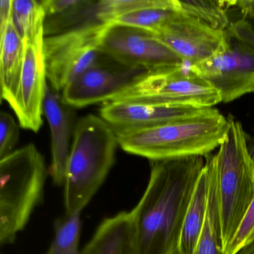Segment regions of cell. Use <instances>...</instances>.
Wrapping results in <instances>:
<instances>
[{
	"mask_svg": "<svg viewBox=\"0 0 254 254\" xmlns=\"http://www.w3.org/2000/svg\"><path fill=\"white\" fill-rule=\"evenodd\" d=\"M62 94L47 85L44 100V115L51 131L52 162L50 174L53 182L64 186L70 153V140L75 131V114Z\"/></svg>",
	"mask_w": 254,
	"mask_h": 254,
	"instance_id": "obj_14",
	"label": "cell"
},
{
	"mask_svg": "<svg viewBox=\"0 0 254 254\" xmlns=\"http://www.w3.org/2000/svg\"><path fill=\"white\" fill-rule=\"evenodd\" d=\"M160 0H102L98 1L96 19L111 23L124 14L157 5Z\"/></svg>",
	"mask_w": 254,
	"mask_h": 254,
	"instance_id": "obj_23",
	"label": "cell"
},
{
	"mask_svg": "<svg viewBox=\"0 0 254 254\" xmlns=\"http://www.w3.org/2000/svg\"><path fill=\"white\" fill-rule=\"evenodd\" d=\"M209 169V198L206 220L197 248L193 254H224L216 188L215 154L205 156Z\"/></svg>",
	"mask_w": 254,
	"mask_h": 254,
	"instance_id": "obj_18",
	"label": "cell"
},
{
	"mask_svg": "<svg viewBox=\"0 0 254 254\" xmlns=\"http://www.w3.org/2000/svg\"><path fill=\"white\" fill-rule=\"evenodd\" d=\"M209 187V169L205 164L186 215L179 245L181 254H193L197 248L207 212Z\"/></svg>",
	"mask_w": 254,
	"mask_h": 254,
	"instance_id": "obj_17",
	"label": "cell"
},
{
	"mask_svg": "<svg viewBox=\"0 0 254 254\" xmlns=\"http://www.w3.org/2000/svg\"><path fill=\"white\" fill-rule=\"evenodd\" d=\"M99 49L120 64L141 68L148 72L179 69L187 65L155 34L118 23L107 24Z\"/></svg>",
	"mask_w": 254,
	"mask_h": 254,
	"instance_id": "obj_9",
	"label": "cell"
},
{
	"mask_svg": "<svg viewBox=\"0 0 254 254\" xmlns=\"http://www.w3.org/2000/svg\"><path fill=\"white\" fill-rule=\"evenodd\" d=\"M81 213L66 214L55 223V238L47 254H81Z\"/></svg>",
	"mask_w": 254,
	"mask_h": 254,
	"instance_id": "obj_22",
	"label": "cell"
},
{
	"mask_svg": "<svg viewBox=\"0 0 254 254\" xmlns=\"http://www.w3.org/2000/svg\"><path fill=\"white\" fill-rule=\"evenodd\" d=\"M0 85L2 99L8 104L17 94L24 63L26 45L13 23L0 33Z\"/></svg>",
	"mask_w": 254,
	"mask_h": 254,
	"instance_id": "obj_16",
	"label": "cell"
},
{
	"mask_svg": "<svg viewBox=\"0 0 254 254\" xmlns=\"http://www.w3.org/2000/svg\"><path fill=\"white\" fill-rule=\"evenodd\" d=\"M147 72L141 68L121 64L110 66L101 62L69 83L62 92V96L72 108L106 103L114 100Z\"/></svg>",
	"mask_w": 254,
	"mask_h": 254,
	"instance_id": "obj_10",
	"label": "cell"
},
{
	"mask_svg": "<svg viewBox=\"0 0 254 254\" xmlns=\"http://www.w3.org/2000/svg\"><path fill=\"white\" fill-rule=\"evenodd\" d=\"M204 157L153 162L146 190L130 211L135 254H173L205 166Z\"/></svg>",
	"mask_w": 254,
	"mask_h": 254,
	"instance_id": "obj_1",
	"label": "cell"
},
{
	"mask_svg": "<svg viewBox=\"0 0 254 254\" xmlns=\"http://www.w3.org/2000/svg\"><path fill=\"white\" fill-rule=\"evenodd\" d=\"M248 150H249L250 154L252 157L253 161L254 162V137L251 139V142L248 143Z\"/></svg>",
	"mask_w": 254,
	"mask_h": 254,
	"instance_id": "obj_29",
	"label": "cell"
},
{
	"mask_svg": "<svg viewBox=\"0 0 254 254\" xmlns=\"http://www.w3.org/2000/svg\"><path fill=\"white\" fill-rule=\"evenodd\" d=\"M206 109L187 105L116 101L106 102L101 109L100 116L114 129H141L197 115Z\"/></svg>",
	"mask_w": 254,
	"mask_h": 254,
	"instance_id": "obj_13",
	"label": "cell"
},
{
	"mask_svg": "<svg viewBox=\"0 0 254 254\" xmlns=\"http://www.w3.org/2000/svg\"><path fill=\"white\" fill-rule=\"evenodd\" d=\"M218 90L228 103L254 93V32L243 19L232 20L224 32V44L207 60L188 66Z\"/></svg>",
	"mask_w": 254,
	"mask_h": 254,
	"instance_id": "obj_6",
	"label": "cell"
},
{
	"mask_svg": "<svg viewBox=\"0 0 254 254\" xmlns=\"http://www.w3.org/2000/svg\"><path fill=\"white\" fill-rule=\"evenodd\" d=\"M173 254H181V253H180L179 249L178 250V251H176V252L174 253Z\"/></svg>",
	"mask_w": 254,
	"mask_h": 254,
	"instance_id": "obj_30",
	"label": "cell"
},
{
	"mask_svg": "<svg viewBox=\"0 0 254 254\" xmlns=\"http://www.w3.org/2000/svg\"><path fill=\"white\" fill-rule=\"evenodd\" d=\"M237 254H254V242L249 246L246 247L242 251H239Z\"/></svg>",
	"mask_w": 254,
	"mask_h": 254,
	"instance_id": "obj_28",
	"label": "cell"
},
{
	"mask_svg": "<svg viewBox=\"0 0 254 254\" xmlns=\"http://www.w3.org/2000/svg\"><path fill=\"white\" fill-rule=\"evenodd\" d=\"M19 126L8 113L0 114V160L15 151L19 142Z\"/></svg>",
	"mask_w": 254,
	"mask_h": 254,
	"instance_id": "obj_25",
	"label": "cell"
},
{
	"mask_svg": "<svg viewBox=\"0 0 254 254\" xmlns=\"http://www.w3.org/2000/svg\"><path fill=\"white\" fill-rule=\"evenodd\" d=\"M232 7L239 12V17L249 24L254 32V0L233 1Z\"/></svg>",
	"mask_w": 254,
	"mask_h": 254,
	"instance_id": "obj_26",
	"label": "cell"
},
{
	"mask_svg": "<svg viewBox=\"0 0 254 254\" xmlns=\"http://www.w3.org/2000/svg\"><path fill=\"white\" fill-rule=\"evenodd\" d=\"M228 127L215 154L216 188L224 251L254 198V162L242 124L229 117Z\"/></svg>",
	"mask_w": 254,
	"mask_h": 254,
	"instance_id": "obj_5",
	"label": "cell"
},
{
	"mask_svg": "<svg viewBox=\"0 0 254 254\" xmlns=\"http://www.w3.org/2000/svg\"><path fill=\"white\" fill-rule=\"evenodd\" d=\"M212 108L221 102L218 90L189 69L147 72L114 100Z\"/></svg>",
	"mask_w": 254,
	"mask_h": 254,
	"instance_id": "obj_8",
	"label": "cell"
},
{
	"mask_svg": "<svg viewBox=\"0 0 254 254\" xmlns=\"http://www.w3.org/2000/svg\"><path fill=\"white\" fill-rule=\"evenodd\" d=\"M178 11V0H160L157 5L124 14L112 23L139 28L156 34Z\"/></svg>",
	"mask_w": 254,
	"mask_h": 254,
	"instance_id": "obj_21",
	"label": "cell"
},
{
	"mask_svg": "<svg viewBox=\"0 0 254 254\" xmlns=\"http://www.w3.org/2000/svg\"><path fill=\"white\" fill-rule=\"evenodd\" d=\"M24 63L17 94L9 104L20 126L38 132L43 125L47 84L44 47L24 41Z\"/></svg>",
	"mask_w": 254,
	"mask_h": 254,
	"instance_id": "obj_12",
	"label": "cell"
},
{
	"mask_svg": "<svg viewBox=\"0 0 254 254\" xmlns=\"http://www.w3.org/2000/svg\"><path fill=\"white\" fill-rule=\"evenodd\" d=\"M118 145L102 117L90 114L77 122L64 184L66 214L81 213L88 204L112 169Z\"/></svg>",
	"mask_w": 254,
	"mask_h": 254,
	"instance_id": "obj_3",
	"label": "cell"
},
{
	"mask_svg": "<svg viewBox=\"0 0 254 254\" xmlns=\"http://www.w3.org/2000/svg\"><path fill=\"white\" fill-rule=\"evenodd\" d=\"M108 23H88L67 32L45 37L44 61L53 90L65 87L87 69L101 63V37Z\"/></svg>",
	"mask_w": 254,
	"mask_h": 254,
	"instance_id": "obj_7",
	"label": "cell"
},
{
	"mask_svg": "<svg viewBox=\"0 0 254 254\" xmlns=\"http://www.w3.org/2000/svg\"><path fill=\"white\" fill-rule=\"evenodd\" d=\"M13 0L0 1V33H2L12 20Z\"/></svg>",
	"mask_w": 254,
	"mask_h": 254,
	"instance_id": "obj_27",
	"label": "cell"
},
{
	"mask_svg": "<svg viewBox=\"0 0 254 254\" xmlns=\"http://www.w3.org/2000/svg\"><path fill=\"white\" fill-rule=\"evenodd\" d=\"M12 18L23 41L44 47L46 14L41 1L13 0Z\"/></svg>",
	"mask_w": 254,
	"mask_h": 254,
	"instance_id": "obj_19",
	"label": "cell"
},
{
	"mask_svg": "<svg viewBox=\"0 0 254 254\" xmlns=\"http://www.w3.org/2000/svg\"><path fill=\"white\" fill-rule=\"evenodd\" d=\"M188 66L207 60L224 44V32L178 11L155 34Z\"/></svg>",
	"mask_w": 254,
	"mask_h": 254,
	"instance_id": "obj_11",
	"label": "cell"
},
{
	"mask_svg": "<svg viewBox=\"0 0 254 254\" xmlns=\"http://www.w3.org/2000/svg\"><path fill=\"white\" fill-rule=\"evenodd\" d=\"M81 254H135L130 212L104 220Z\"/></svg>",
	"mask_w": 254,
	"mask_h": 254,
	"instance_id": "obj_15",
	"label": "cell"
},
{
	"mask_svg": "<svg viewBox=\"0 0 254 254\" xmlns=\"http://www.w3.org/2000/svg\"><path fill=\"white\" fill-rule=\"evenodd\" d=\"M227 127V118L209 108L197 115L156 127L114 129L123 150L154 162L205 157L220 146Z\"/></svg>",
	"mask_w": 254,
	"mask_h": 254,
	"instance_id": "obj_2",
	"label": "cell"
},
{
	"mask_svg": "<svg viewBox=\"0 0 254 254\" xmlns=\"http://www.w3.org/2000/svg\"><path fill=\"white\" fill-rule=\"evenodd\" d=\"M254 242V198L224 254H237Z\"/></svg>",
	"mask_w": 254,
	"mask_h": 254,
	"instance_id": "obj_24",
	"label": "cell"
},
{
	"mask_svg": "<svg viewBox=\"0 0 254 254\" xmlns=\"http://www.w3.org/2000/svg\"><path fill=\"white\" fill-rule=\"evenodd\" d=\"M180 11L214 30L224 32L231 23L232 1L178 0Z\"/></svg>",
	"mask_w": 254,
	"mask_h": 254,
	"instance_id": "obj_20",
	"label": "cell"
},
{
	"mask_svg": "<svg viewBox=\"0 0 254 254\" xmlns=\"http://www.w3.org/2000/svg\"><path fill=\"white\" fill-rule=\"evenodd\" d=\"M44 156L28 144L0 160V243L15 240L44 195L47 178Z\"/></svg>",
	"mask_w": 254,
	"mask_h": 254,
	"instance_id": "obj_4",
	"label": "cell"
}]
</instances>
